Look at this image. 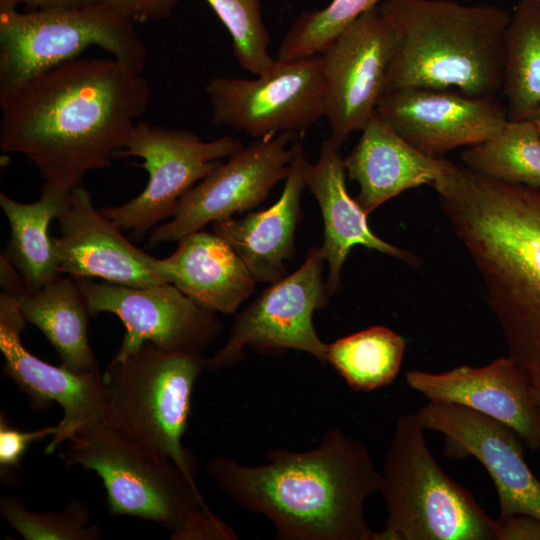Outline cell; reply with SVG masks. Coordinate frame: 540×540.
Wrapping results in <instances>:
<instances>
[{
  "instance_id": "cell-13",
  "label": "cell",
  "mask_w": 540,
  "mask_h": 540,
  "mask_svg": "<svg viewBox=\"0 0 540 540\" xmlns=\"http://www.w3.org/2000/svg\"><path fill=\"white\" fill-rule=\"evenodd\" d=\"M90 313L116 315L125 327L120 360L148 342L167 352H202L219 335L216 312L203 307L170 283L129 287L88 278H74Z\"/></svg>"
},
{
  "instance_id": "cell-10",
  "label": "cell",
  "mask_w": 540,
  "mask_h": 540,
  "mask_svg": "<svg viewBox=\"0 0 540 540\" xmlns=\"http://www.w3.org/2000/svg\"><path fill=\"white\" fill-rule=\"evenodd\" d=\"M217 125L254 138L303 133L325 113L320 54L277 60L254 79L212 77L205 86Z\"/></svg>"
},
{
  "instance_id": "cell-32",
  "label": "cell",
  "mask_w": 540,
  "mask_h": 540,
  "mask_svg": "<svg viewBox=\"0 0 540 540\" xmlns=\"http://www.w3.org/2000/svg\"><path fill=\"white\" fill-rule=\"evenodd\" d=\"M58 426H48L33 431H22L9 425L3 414L0 416V474L2 480L12 481V474L20 469V462L34 441L54 436Z\"/></svg>"
},
{
  "instance_id": "cell-3",
  "label": "cell",
  "mask_w": 540,
  "mask_h": 540,
  "mask_svg": "<svg viewBox=\"0 0 540 540\" xmlns=\"http://www.w3.org/2000/svg\"><path fill=\"white\" fill-rule=\"evenodd\" d=\"M266 459L213 457L206 473L237 506L267 517L278 539L375 540L364 506L382 475L362 441L332 429L314 449H270Z\"/></svg>"
},
{
  "instance_id": "cell-27",
  "label": "cell",
  "mask_w": 540,
  "mask_h": 540,
  "mask_svg": "<svg viewBox=\"0 0 540 540\" xmlns=\"http://www.w3.org/2000/svg\"><path fill=\"white\" fill-rule=\"evenodd\" d=\"M405 340L384 326H372L328 344L327 362L356 391L389 385L398 375Z\"/></svg>"
},
{
  "instance_id": "cell-20",
  "label": "cell",
  "mask_w": 540,
  "mask_h": 540,
  "mask_svg": "<svg viewBox=\"0 0 540 540\" xmlns=\"http://www.w3.org/2000/svg\"><path fill=\"white\" fill-rule=\"evenodd\" d=\"M348 176L359 185L357 202L369 215L386 201L421 185L432 186L458 166L417 150L376 113L359 141L343 159Z\"/></svg>"
},
{
  "instance_id": "cell-38",
  "label": "cell",
  "mask_w": 540,
  "mask_h": 540,
  "mask_svg": "<svg viewBox=\"0 0 540 540\" xmlns=\"http://www.w3.org/2000/svg\"><path fill=\"white\" fill-rule=\"evenodd\" d=\"M530 120L535 124L540 132V108L534 113Z\"/></svg>"
},
{
  "instance_id": "cell-36",
  "label": "cell",
  "mask_w": 540,
  "mask_h": 540,
  "mask_svg": "<svg viewBox=\"0 0 540 540\" xmlns=\"http://www.w3.org/2000/svg\"><path fill=\"white\" fill-rule=\"evenodd\" d=\"M17 5L23 4L29 10H53L88 6L98 3L97 0H14Z\"/></svg>"
},
{
  "instance_id": "cell-4",
  "label": "cell",
  "mask_w": 540,
  "mask_h": 540,
  "mask_svg": "<svg viewBox=\"0 0 540 540\" xmlns=\"http://www.w3.org/2000/svg\"><path fill=\"white\" fill-rule=\"evenodd\" d=\"M394 38L388 90L452 89L473 97L501 90L511 14L454 0H385Z\"/></svg>"
},
{
  "instance_id": "cell-2",
  "label": "cell",
  "mask_w": 540,
  "mask_h": 540,
  "mask_svg": "<svg viewBox=\"0 0 540 540\" xmlns=\"http://www.w3.org/2000/svg\"><path fill=\"white\" fill-rule=\"evenodd\" d=\"M432 187L481 277L507 356L540 386V189L464 166Z\"/></svg>"
},
{
  "instance_id": "cell-33",
  "label": "cell",
  "mask_w": 540,
  "mask_h": 540,
  "mask_svg": "<svg viewBox=\"0 0 540 540\" xmlns=\"http://www.w3.org/2000/svg\"><path fill=\"white\" fill-rule=\"evenodd\" d=\"M97 2L132 23H143L170 17L179 0H97Z\"/></svg>"
},
{
  "instance_id": "cell-15",
  "label": "cell",
  "mask_w": 540,
  "mask_h": 540,
  "mask_svg": "<svg viewBox=\"0 0 540 540\" xmlns=\"http://www.w3.org/2000/svg\"><path fill=\"white\" fill-rule=\"evenodd\" d=\"M425 430L445 437L449 457L472 456L488 472L499 500V520L515 514L540 519V481L524 459L523 442L507 425L469 408L429 402L415 413Z\"/></svg>"
},
{
  "instance_id": "cell-18",
  "label": "cell",
  "mask_w": 540,
  "mask_h": 540,
  "mask_svg": "<svg viewBox=\"0 0 540 540\" xmlns=\"http://www.w3.org/2000/svg\"><path fill=\"white\" fill-rule=\"evenodd\" d=\"M19 300L0 295V350L3 372L36 409L57 403L63 409L58 431L46 447L53 453L90 421L103 420V373L76 374L51 365L33 355L23 345L21 332L26 325Z\"/></svg>"
},
{
  "instance_id": "cell-22",
  "label": "cell",
  "mask_w": 540,
  "mask_h": 540,
  "mask_svg": "<svg viewBox=\"0 0 540 540\" xmlns=\"http://www.w3.org/2000/svg\"><path fill=\"white\" fill-rule=\"evenodd\" d=\"M339 150L328 137L322 143L317 162L309 164L306 171V187L317 200L323 217L324 238L320 248L328 263V295H334L340 288L342 267L350 250L356 245L411 265L418 262L414 253L392 245L372 232L367 221L368 214L348 194L346 170Z\"/></svg>"
},
{
  "instance_id": "cell-19",
  "label": "cell",
  "mask_w": 540,
  "mask_h": 540,
  "mask_svg": "<svg viewBox=\"0 0 540 540\" xmlns=\"http://www.w3.org/2000/svg\"><path fill=\"white\" fill-rule=\"evenodd\" d=\"M407 384L429 402L460 405L510 427L523 444L540 447V412L533 386L507 355L487 365H461L433 373L410 370Z\"/></svg>"
},
{
  "instance_id": "cell-8",
  "label": "cell",
  "mask_w": 540,
  "mask_h": 540,
  "mask_svg": "<svg viewBox=\"0 0 540 540\" xmlns=\"http://www.w3.org/2000/svg\"><path fill=\"white\" fill-rule=\"evenodd\" d=\"M0 0V98L96 46L142 72L147 51L134 23L109 7L18 11Z\"/></svg>"
},
{
  "instance_id": "cell-35",
  "label": "cell",
  "mask_w": 540,
  "mask_h": 540,
  "mask_svg": "<svg viewBox=\"0 0 540 540\" xmlns=\"http://www.w3.org/2000/svg\"><path fill=\"white\" fill-rule=\"evenodd\" d=\"M0 284L1 293L17 298L26 293L24 278L3 253L0 256Z\"/></svg>"
},
{
  "instance_id": "cell-1",
  "label": "cell",
  "mask_w": 540,
  "mask_h": 540,
  "mask_svg": "<svg viewBox=\"0 0 540 540\" xmlns=\"http://www.w3.org/2000/svg\"><path fill=\"white\" fill-rule=\"evenodd\" d=\"M150 99L127 63L77 57L0 98V148L31 160L43 186L70 193L89 171L111 167Z\"/></svg>"
},
{
  "instance_id": "cell-5",
  "label": "cell",
  "mask_w": 540,
  "mask_h": 540,
  "mask_svg": "<svg viewBox=\"0 0 540 540\" xmlns=\"http://www.w3.org/2000/svg\"><path fill=\"white\" fill-rule=\"evenodd\" d=\"M68 465L95 472L110 514L152 521L173 540H234L235 531L207 506L175 462L103 420L82 425L61 453Z\"/></svg>"
},
{
  "instance_id": "cell-17",
  "label": "cell",
  "mask_w": 540,
  "mask_h": 540,
  "mask_svg": "<svg viewBox=\"0 0 540 540\" xmlns=\"http://www.w3.org/2000/svg\"><path fill=\"white\" fill-rule=\"evenodd\" d=\"M56 219L59 235L52 241L60 274L138 288L166 283L157 258L132 244L82 186L72 190Z\"/></svg>"
},
{
  "instance_id": "cell-31",
  "label": "cell",
  "mask_w": 540,
  "mask_h": 540,
  "mask_svg": "<svg viewBox=\"0 0 540 540\" xmlns=\"http://www.w3.org/2000/svg\"><path fill=\"white\" fill-rule=\"evenodd\" d=\"M206 1L229 32L238 64L256 76L269 70L275 59L269 53L262 0Z\"/></svg>"
},
{
  "instance_id": "cell-12",
  "label": "cell",
  "mask_w": 540,
  "mask_h": 540,
  "mask_svg": "<svg viewBox=\"0 0 540 540\" xmlns=\"http://www.w3.org/2000/svg\"><path fill=\"white\" fill-rule=\"evenodd\" d=\"M324 255L312 248L291 275L267 288L236 318L225 344L206 360L217 371L237 363L245 347L257 350L303 351L327 363L328 344L313 325V314L326 306L328 292L322 278Z\"/></svg>"
},
{
  "instance_id": "cell-28",
  "label": "cell",
  "mask_w": 540,
  "mask_h": 540,
  "mask_svg": "<svg viewBox=\"0 0 540 540\" xmlns=\"http://www.w3.org/2000/svg\"><path fill=\"white\" fill-rule=\"evenodd\" d=\"M464 167L540 189V132L531 120H508L499 134L461 154Z\"/></svg>"
},
{
  "instance_id": "cell-39",
  "label": "cell",
  "mask_w": 540,
  "mask_h": 540,
  "mask_svg": "<svg viewBox=\"0 0 540 540\" xmlns=\"http://www.w3.org/2000/svg\"><path fill=\"white\" fill-rule=\"evenodd\" d=\"M530 1H532L533 3H535L536 5L540 7V0H530Z\"/></svg>"
},
{
  "instance_id": "cell-24",
  "label": "cell",
  "mask_w": 540,
  "mask_h": 540,
  "mask_svg": "<svg viewBox=\"0 0 540 540\" xmlns=\"http://www.w3.org/2000/svg\"><path fill=\"white\" fill-rule=\"evenodd\" d=\"M27 322L36 326L56 350L62 366L76 374L100 371L88 339L92 317L86 298L67 275L18 298Z\"/></svg>"
},
{
  "instance_id": "cell-6",
  "label": "cell",
  "mask_w": 540,
  "mask_h": 540,
  "mask_svg": "<svg viewBox=\"0 0 540 540\" xmlns=\"http://www.w3.org/2000/svg\"><path fill=\"white\" fill-rule=\"evenodd\" d=\"M381 475L387 519L375 540L499 539L498 519L440 467L415 413L397 418Z\"/></svg>"
},
{
  "instance_id": "cell-11",
  "label": "cell",
  "mask_w": 540,
  "mask_h": 540,
  "mask_svg": "<svg viewBox=\"0 0 540 540\" xmlns=\"http://www.w3.org/2000/svg\"><path fill=\"white\" fill-rule=\"evenodd\" d=\"M300 141L299 133L283 132L242 146L180 199L171 220L150 232L149 245L178 241L260 205L288 176Z\"/></svg>"
},
{
  "instance_id": "cell-16",
  "label": "cell",
  "mask_w": 540,
  "mask_h": 540,
  "mask_svg": "<svg viewBox=\"0 0 540 540\" xmlns=\"http://www.w3.org/2000/svg\"><path fill=\"white\" fill-rule=\"evenodd\" d=\"M377 113L431 157L481 144L499 134L508 121L507 109L496 96L473 97L451 89L388 90Z\"/></svg>"
},
{
  "instance_id": "cell-9",
  "label": "cell",
  "mask_w": 540,
  "mask_h": 540,
  "mask_svg": "<svg viewBox=\"0 0 540 540\" xmlns=\"http://www.w3.org/2000/svg\"><path fill=\"white\" fill-rule=\"evenodd\" d=\"M243 146L232 136L204 141L187 130L138 121L124 149L116 156L144 160L148 175L144 190L131 200L100 209L122 231L142 240L162 221L171 218L180 199L199 181Z\"/></svg>"
},
{
  "instance_id": "cell-30",
  "label": "cell",
  "mask_w": 540,
  "mask_h": 540,
  "mask_svg": "<svg viewBox=\"0 0 540 540\" xmlns=\"http://www.w3.org/2000/svg\"><path fill=\"white\" fill-rule=\"evenodd\" d=\"M0 513L26 540H99L102 537L100 528L90 524L89 508L77 499H71L60 512H35L18 499L1 496Z\"/></svg>"
},
{
  "instance_id": "cell-21",
  "label": "cell",
  "mask_w": 540,
  "mask_h": 540,
  "mask_svg": "<svg viewBox=\"0 0 540 540\" xmlns=\"http://www.w3.org/2000/svg\"><path fill=\"white\" fill-rule=\"evenodd\" d=\"M309 164L300 141L277 202L243 218L232 216L211 224L212 232L234 249L255 281L272 284L286 276L285 261L295 254V231Z\"/></svg>"
},
{
  "instance_id": "cell-26",
  "label": "cell",
  "mask_w": 540,
  "mask_h": 540,
  "mask_svg": "<svg viewBox=\"0 0 540 540\" xmlns=\"http://www.w3.org/2000/svg\"><path fill=\"white\" fill-rule=\"evenodd\" d=\"M501 90L510 121L530 120L540 108V7L530 0L511 13Z\"/></svg>"
},
{
  "instance_id": "cell-23",
  "label": "cell",
  "mask_w": 540,
  "mask_h": 540,
  "mask_svg": "<svg viewBox=\"0 0 540 540\" xmlns=\"http://www.w3.org/2000/svg\"><path fill=\"white\" fill-rule=\"evenodd\" d=\"M156 269L166 283L223 314L235 313L256 282L234 249L203 229L179 239L173 254L157 258Z\"/></svg>"
},
{
  "instance_id": "cell-25",
  "label": "cell",
  "mask_w": 540,
  "mask_h": 540,
  "mask_svg": "<svg viewBox=\"0 0 540 540\" xmlns=\"http://www.w3.org/2000/svg\"><path fill=\"white\" fill-rule=\"evenodd\" d=\"M70 193L42 186L40 198L32 203L18 202L0 193V207L10 226L3 254L24 278L26 293L41 289L60 275L48 226Z\"/></svg>"
},
{
  "instance_id": "cell-14",
  "label": "cell",
  "mask_w": 540,
  "mask_h": 540,
  "mask_svg": "<svg viewBox=\"0 0 540 540\" xmlns=\"http://www.w3.org/2000/svg\"><path fill=\"white\" fill-rule=\"evenodd\" d=\"M392 28L379 5L343 31L320 55L325 113L331 141L341 147L361 131L388 89L393 56Z\"/></svg>"
},
{
  "instance_id": "cell-29",
  "label": "cell",
  "mask_w": 540,
  "mask_h": 540,
  "mask_svg": "<svg viewBox=\"0 0 540 540\" xmlns=\"http://www.w3.org/2000/svg\"><path fill=\"white\" fill-rule=\"evenodd\" d=\"M385 0H332L323 9L306 11L293 22L277 51V60L321 54L353 22Z\"/></svg>"
},
{
  "instance_id": "cell-7",
  "label": "cell",
  "mask_w": 540,
  "mask_h": 540,
  "mask_svg": "<svg viewBox=\"0 0 540 540\" xmlns=\"http://www.w3.org/2000/svg\"><path fill=\"white\" fill-rule=\"evenodd\" d=\"M206 360L202 352H167L146 342L103 372V421L172 459L197 492L193 457L182 438Z\"/></svg>"
},
{
  "instance_id": "cell-37",
  "label": "cell",
  "mask_w": 540,
  "mask_h": 540,
  "mask_svg": "<svg viewBox=\"0 0 540 540\" xmlns=\"http://www.w3.org/2000/svg\"><path fill=\"white\" fill-rule=\"evenodd\" d=\"M533 395H534L537 408L540 412V386H533Z\"/></svg>"
},
{
  "instance_id": "cell-34",
  "label": "cell",
  "mask_w": 540,
  "mask_h": 540,
  "mask_svg": "<svg viewBox=\"0 0 540 540\" xmlns=\"http://www.w3.org/2000/svg\"><path fill=\"white\" fill-rule=\"evenodd\" d=\"M498 521V540H540V519L534 516L515 514Z\"/></svg>"
}]
</instances>
